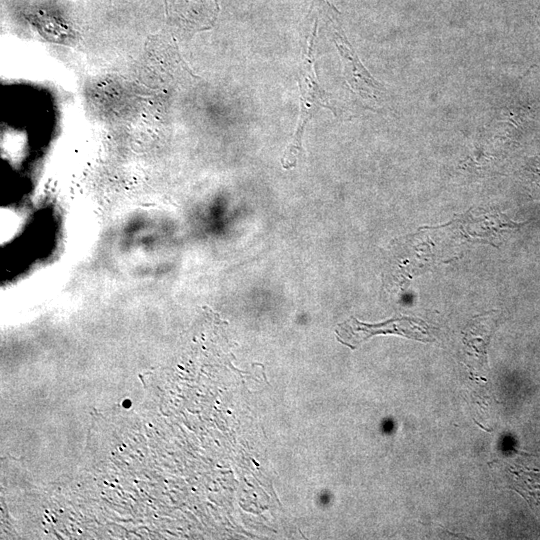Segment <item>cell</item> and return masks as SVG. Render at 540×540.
Wrapping results in <instances>:
<instances>
[{
    "instance_id": "6da1fadb",
    "label": "cell",
    "mask_w": 540,
    "mask_h": 540,
    "mask_svg": "<svg viewBox=\"0 0 540 540\" xmlns=\"http://www.w3.org/2000/svg\"><path fill=\"white\" fill-rule=\"evenodd\" d=\"M342 343L354 348L355 345L376 334H397L410 339L429 342L432 339L426 323L412 317H399L380 324H366L351 317L336 330Z\"/></svg>"
},
{
    "instance_id": "7a4b0ae2",
    "label": "cell",
    "mask_w": 540,
    "mask_h": 540,
    "mask_svg": "<svg viewBox=\"0 0 540 540\" xmlns=\"http://www.w3.org/2000/svg\"><path fill=\"white\" fill-rule=\"evenodd\" d=\"M509 475L513 482L514 489L520 493L530 505L540 506V470L522 468H511Z\"/></svg>"
}]
</instances>
